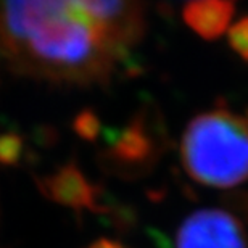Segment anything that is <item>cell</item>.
<instances>
[{"label": "cell", "instance_id": "1", "mask_svg": "<svg viewBox=\"0 0 248 248\" xmlns=\"http://www.w3.org/2000/svg\"><path fill=\"white\" fill-rule=\"evenodd\" d=\"M143 32V5L136 2L0 3L5 50L79 84L107 81Z\"/></svg>", "mask_w": 248, "mask_h": 248}, {"label": "cell", "instance_id": "2", "mask_svg": "<svg viewBox=\"0 0 248 248\" xmlns=\"http://www.w3.org/2000/svg\"><path fill=\"white\" fill-rule=\"evenodd\" d=\"M184 170L198 184L232 188L248 181V116L217 107L197 115L181 140Z\"/></svg>", "mask_w": 248, "mask_h": 248}, {"label": "cell", "instance_id": "3", "mask_svg": "<svg viewBox=\"0 0 248 248\" xmlns=\"http://www.w3.org/2000/svg\"><path fill=\"white\" fill-rule=\"evenodd\" d=\"M108 150L103 160L108 170L121 176H142L155 166L160 156L158 129H153L150 116L139 113L123 129H107Z\"/></svg>", "mask_w": 248, "mask_h": 248}, {"label": "cell", "instance_id": "4", "mask_svg": "<svg viewBox=\"0 0 248 248\" xmlns=\"http://www.w3.org/2000/svg\"><path fill=\"white\" fill-rule=\"evenodd\" d=\"M176 248H248V239L231 211L203 208L187 216L177 229Z\"/></svg>", "mask_w": 248, "mask_h": 248}, {"label": "cell", "instance_id": "5", "mask_svg": "<svg viewBox=\"0 0 248 248\" xmlns=\"http://www.w3.org/2000/svg\"><path fill=\"white\" fill-rule=\"evenodd\" d=\"M34 179L42 195L50 198L52 202L78 211H81L82 208L92 211L95 186L89 184V181L74 163L60 168L52 176L34 177Z\"/></svg>", "mask_w": 248, "mask_h": 248}, {"label": "cell", "instance_id": "6", "mask_svg": "<svg viewBox=\"0 0 248 248\" xmlns=\"http://www.w3.org/2000/svg\"><path fill=\"white\" fill-rule=\"evenodd\" d=\"M235 3L227 0H197L187 3L182 18L193 32L205 41H215L227 31Z\"/></svg>", "mask_w": 248, "mask_h": 248}, {"label": "cell", "instance_id": "7", "mask_svg": "<svg viewBox=\"0 0 248 248\" xmlns=\"http://www.w3.org/2000/svg\"><path fill=\"white\" fill-rule=\"evenodd\" d=\"M73 131L84 140L95 142L102 134L100 118L97 116V113L93 110L86 108V110L79 111L73 120Z\"/></svg>", "mask_w": 248, "mask_h": 248}, {"label": "cell", "instance_id": "8", "mask_svg": "<svg viewBox=\"0 0 248 248\" xmlns=\"http://www.w3.org/2000/svg\"><path fill=\"white\" fill-rule=\"evenodd\" d=\"M24 142L16 132L0 134V165L15 166L23 155Z\"/></svg>", "mask_w": 248, "mask_h": 248}, {"label": "cell", "instance_id": "9", "mask_svg": "<svg viewBox=\"0 0 248 248\" xmlns=\"http://www.w3.org/2000/svg\"><path fill=\"white\" fill-rule=\"evenodd\" d=\"M227 41L232 50L248 63V16L240 18L232 24L227 31Z\"/></svg>", "mask_w": 248, "mask_h": 248}, {"label": "cell", "instance_id": "10", "mask_svg": "<svg viewBox=\"0 0 248 248\" xmlns=\"http://www.w3.org/2000/svg\"><path fill=\"white\" fill-rule=\"evenodd\" d=\"M222 203L227 206V211L248 222V190L227 193L222 197Z\"/></svg>", "mask_w": 248, "mask_h": 248}, {"label": "cell", "instance_id": "11", "mask_svg": "<svg viewBox=\"0 0 248 248\" xmlns=\"http://www.w3.org/2000/svg\"><path fill=\"white\" fill-rule=\"evenodd\" d=\"M32 139L34 142H37L42 147H53L58 140V132L55 127L52 126H37L32 131Z\"/></svg>", "mask_w": 248, "mask_h": 248}, {"label": "cell", "instance_id": "12", "mask_svg": "<svg viewBox=\"0 0 248 248\" xmlns=\"http://www.w3.org/2000/svg\"><path fill=\"white\" fill-rule=\"evenodd\" d=\"M87 248H126L124 245H121L120 242L116 240H110V239H98L93 244H91Z\"/></svg>", "mask_w": 248, "mask_h": 248}]
</instances>
